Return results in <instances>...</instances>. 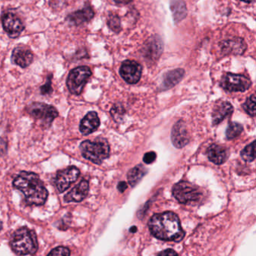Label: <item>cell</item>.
Returning <instances> with one entry per match:
<instances>
[{
	"label": "cell",
	"mask_w": 256,
	"mask_h": 256,
	"mask_svg": "<svg viewBox=\"0 0 256 256\" xmlns=\"http://www.w3.org/2000/svg\"><path fill=\"white\" fill-rule=\"evenodd\" d=\"M148 226L151 234L162 240L180 242L185 236L179 218L170 211L152 216Z\"/></svg>",
	"instance_id": "obj_1"
},
{
	"label": "cell",
	"mask_w": 256,
	"mask_h": 256,
	"mask_svg": "<svg viewBox=\"0 0 256 256\" xmlns=\"http://www.w3.org/2000/svg\"><path fill=\"white\" fill-rule=\"evenodd\" d=\"M156 158V154L155 152H152V151L146 152V154H145V155L144 156V162L146 164H151V163L155 161Z\"/></svg>",
	"instance_id": "obj_31"
},
{
	"label": "cell",
	"mask_w": 256,
	"mask_h": 256,
	"mask_svg": "<svg viewBox=\"0 0 256 256\" xmlns=\"http://www.w3.org/2000/svg\"><path fill=\"white\" fill-rule=\"evenodd\" d=\"M2 24L4 30L12 38L20 36L25 29L24 24L17 14L7 12L2 16Z\"/></svg>",
	"instance_id": "obj_9"
},
{
	"label": "cell",
	"mask_w": 256,
	"mask_h": 256,
	"mask_svg": "<svg viewBox=\"0 0 256 256\" xmlns=\"http://www.w3.org/2000/svg\"><path fill=\"white\" fill-rule=\"evenodd\" d=\"M13 186L23 192L28 205L41 206L47 200L48 192L40 176L34 172H20L13 181Z\"/></svg>",
	"instance_id": "obj_2"
},
{
	"label": "cell",
	"mask_w": 256,
	"mask_h": 256,
	"mask_svg": "<svg viewBox=\"0 0 256 256\" xmlns=\"http://www.w3.org/2000/svg\"><path fill=\"white\" fill-rule=\"evenodd\" d=\"M92 76L90 68L88 66H80L70 72L66 80L68 90L73 95H80Z\"/></svg>",
	"instance_id": "obj_6"
},
{
	"label": "cell",
	"mask_w": 256,
	"mask_h": 256,
	"mask_svg": "<svg viewBox=\"0 0 256 256\" xmlns=\"http://www.w3.org/2000/svg\"><path fill=\"white\" fill-rule=\"evenodd\" d=\"M108 25L110 30L115 32H120L121 30L120 19L116 14H110L108 20Z\"/></svg>",
	"instance_id": "obj_27"
},
{
	"label": "cell",
	"mask_w": 256,
	"mask_h": 256,
	"mask_svg": "<svg viewBox=\"0 0 256 256\" xmlns=\"http://www.w3.org/2000/svg\"><path fill=\"white\" fill-rule=\"evenodd\" d=\"M163 50V42L158 36L150 38L142 49L144 56L150 60H156L161 56Z\"/></svg>",
	"instance_id": "obj_13"
},
{
	"label": "cell",
	"mask_w": 256,
	"mask_h": 256,
	"mask_svg": "<svg viewBox=\"0 0 256 256\" xmlns=\"http://www.w3.org/2000/svg\"><path fill=\"white\" fill-rule=\"evenodd\" d=\"M174 20L176 24L182 22L187 16V8L184 0H172L170 4Z\"/></svg>",
	"instance_id": "obj_22"
},
{
	"label": "cell",
	"mask_w": 256,
	"mask_h": 256,
	"mask_svg": "<svg viewBox=\"0 0 256 256\" xmlns=\"http://www.w3.org/2000/svg\"><path fill=\"white\" fill-rule=\"evenodd\" d=\"M12 248L17 254H35L38 246L35 232L26 227L18 229L12 236Z\"/></svg>",
	"instance_id": "obj_3"
},
{
	"label": "cell",
	"mask_w": 256,
	"mask_h": 256,
	"mask_svg": "<svg viewBox=\"0 0 256 256\" xmlns=\"http://www.w3.org/2000/svg\"><path fill=\"white\" fill-rule=\"evenodd\" d=\"M80 150L84 158L96 164H101L110 154L108 143L102 138H98L95 142L84 140L80 144Z\"/></svg>",
	"instance_id": "obj_4"
},
{
	"label": "cell",
	"mask_w": 256,
	"mask_h": 256,
	"mask_svg": "<svg viewBox=\"0 0 256 256\" xmlns=\"http://www.w3.org/2000/svg\"><path fill=\"white\" fill-rule=\"evenodd\" d=\"M89 182L88 181L82 180L80 184L74 186L70 192L67 193L64 197L66 202H80L88 196L89 192Z\"/></svg>",
	"instance_id": "obj_17"
},
{
	"label": "cell",
	"mask_w": 256,
	"mask_h": 256,
	"mask_svg": "<svg viewBox=\"0 0 256 256\" xmlns=\"http://www.w3.org/2000/svg\"><path fill=\"white\" fill-rule=\"evenodd\" d=\"M130 230L132 233H134V232H137V228H136V226H133V227H132L131 228H130Z\"/></svg>",
	"instance_id": "obj_36"
},
{
	"label": "cell",
	"mask_w": 256,
	"mask_h": 256,
	"mask_svg": "<svg viewBox=\"0 0 256 256\" xmlns=\"http://www.w3.org/2000/svg\"><path fill=\"white\" fill-rule=\"evenodd\" d=\"M26 110L32 118L41 121L42 124L47 128L50 126L59 114L56 108L46 103H32L28 106Z\"/></svg>",
	"instance_id": "obj_7"
},
{
	"label": "cell",
	"mask_w": 256,
	"mask_h": 256,
	"mask_svg": "<svg viewBox=\"0 0 256 256\" xmlns=\"http://www.w3.org/2000/svg\"><path fill=\"white\" fill-rule=\"evenodd\" d=\"M121 77L130 84H137L142 74V67L134 60H126L122 62L120 70Z\"/></svg>",
	"instance_id": "obj_11"
},
{
	"label": "cell",
	"mask_w": 256,
	"mask_h": 256,
	"mask_svg": "<svg viewBox=\"0 0 256 256\" xmlns=\"http://www.w3.org/2000/svg\"><path fill=\"white\" fill-rule=\"evenodd\" d=\"M256 96L252 94L251 96L247 98L245 104L242 106L244 110L251 116H256Z\"/></svg>",
	"instance_id": "obj_26"
},
{
	"label": "cell",
	"mask_w": 256,
	"mask_h": 256,
	"mask_svg": "<svg viewBox=\"0 0 256 256\" xmlns=\"http://www.w3.org/2000/svg\"><path fill=\"white\" fill-rule=\"evenodd\" d=\"M172 193L175 198L181 204L197 203L202 199V192L197 186L187 181H180L174 186Z\"/></svg>",
	"instance_id": "obj_5"
},
{
	"label": "cell",
	"mask_w": 256,
	"mask_h": 256,
	"mask_svg": "<svg viewBox=\"0 0 256 256\" xmlns=\"http://www.w3.org/2000/svg\"><path fill=\"white\" fill-rule=\"evenodd\" d=\"M118 5H127L130 4L132 0H114Z\"/></svg>",
	"instance_id": "obj_35"
},
{
	"label": "cell",
	"mask_w": 256,
	"mask_h": 256,
	"mask_svg": "<svg viewBox=\"0 0 256 256\" xmlns=\"http://www.w3.org/2000/svg\"><path fill=\"white\" fill-rule=\"evenodd\" d=\"M254 144H256V142H253L251 144L246 146L241 151L240 156L244 161L248 162L254 161V158H256V156H254Z\"/></svg>",
	"instance_id": "obj_25"
},
{
	"label": "cell",
	"mask_w": 256,
	"mask_h": 256,
	"mask_svg": "<svg viewBox=\"0 0 256 256\" xmlns=\"http://www.w3.org/2000/svg\"><path fill=\"white\" fill-rule=\"evenodd\" d=\"M34 55L32 52L24 46H18L13 50L12 62L22 68H26L32 64Z\"/></svg>",
	"instance_id": "obj_15"
},
{
	"label": "cell",
	"mask_w": 256,
	"mask_h": 256,
	"mask_svg": "<svg viewBox=\"0 0 256 256\" xmlns=\"http://www.w3.org/2000/svg\"><path fill=\"white\" fill-rule=\"evenodd\" d=\"M242 2H246V4H250V2H253L254 0H241Z\"/></svg>",
	"instance_id": "obj_37"
},
{
	"label": "cell",
	"mask_w": 256,
	"mask_h": 256,
	"mask_svg": "<svg viewBox=\"0 0 256 256\" xmlns=\"http://www.w3.org/2000/svg\"><path fill=\"white\" fill-rule=\"evenodd\" d=\"M234 108L228 102H221L214 107L212 114V124L217 125L233 113Z\"/></svg>",
	"instance_id": "obj_20"
},
{
	"label": "cell",
	"mask_w": 256,
	"mask_h": 256,
	"mask_svg": "<svg viewBox=\"0 0 256 256\" xmlns=\"http://www.w3.org/2000/svg\"><path fill=\"white\" fill-rule=\"evenodd\" d=\"M251 80L240 74L227 73L222 78L220 85L228 92H245L251 86Z\"/></svg>",
	"instance_id": "obj_8"
},
{
	"label": "cell",
	"mask_w": 256,
	"mask_h": 256,
	"mask_svg": "<svg viewBox=\"0 0 256 256\" xmlns=\"http://www.w3.org/2000/svg\"><path fill=\"white\" fill-rule=\"evenodd\" d=\"M242 130H244V127L241 124L236 122H230L226 130V138L228 140L235 138L242 133Z\"/></svg>",
	"instance_id": "obj_24"
},
{
	"label": "cell",
	"mask_w": 256,
	"mask_h": 256,
	"mask_svg": "<svg viewBox=\"0 0 256 256\" xmlns=\"http://www.w3.org/2000/svg\"><path fill=\"white\" fill-rule=\"evenodd\" d=\"M127 187H128V186H127L126 182L121 181L118 185V190H119L120 192H124L126 190Z\"/></svg>",
	"instance_id": "obj_34"
},
{
	"label": "cell",
	"mask_w": 256,
	"mask_h": 256,
	"mask_svg": "<svg viewBox=\"0 0 256 256\" xmlns=\"http://www.w3.org/2000/svg\"><path fill=\"white\" fill-rule=\"evenodd\" d=\"M158 256H176L178 252H176L172 250H167L158 253Z\"/></svg>",
	"instance_id": "obj_33"
},
{
	"label": "cell",
	"mask_w": 256,
	"mask_h": 256,
	"mask_svg": "<svg viewBox=\"0 0 256 256\" xmlns=\"http://www.w3.org/2000/svg\"><path fill=\"white\" fill-rule=\"evenodd\" d=\"M2 222L0 221V230H2Z\"/></svg>",
	"instance_id": "obj_38"
},
{
	"label": "cell",
	"mask_w": 256,
	"mask_h": 256,
	"mask_svg": "<svg viewBox=\"0 0 256 256\" xmlns=\"http://www.w3.org/2000/svg\"><path fill=\"white\" fill-rule=\"evenodd\" d=\"M184 74H185V71L182 68H178L166 73L162 84V89L168 90L173 88L182 80Z\"/></svg>",
	"instance_id": "obj_21"
},
{
	"label": "cell",
	"mask_w": 256,
	"mask_h": 256,
	"mask_svg": "<svg viewBox=\"0 0 256 256\" xmlns=\"http://www.w3.org/2000/svg\"><path fill=\"white\" fill-rule=\"evenodd\" d=\"M52 77H53L52 74L48 76L47 82L43 86H41V94L42 95H49V94H52V92H53Z\"/></svg>",
	"instance_id": "obj_29"
},
{
	"label": "cell",
	"mask_w": 256,
	"mask_h": 256,
	"mask_svg": "<svg viewBox=\"0 0 256 256\" xmlns=\"http://www.w3.org/2000/svg\"><path fill=\"white\" fill-rule=\"evenodd\" d=\"M79 176L80 170L74 166L58 172L55 179V184L59 192H64L66 190H68L72 184L77 181Z\"/></svg>",
	"instance_id": "obj_10"
},
{
	"label": "cell",
	"mask_w": 256,
	"mask_h": 256,
	"mask_svg": "<svg viewBox=\"0 0 256 256\" xmlns=\"http://www.w3.org/2000/svg\"><path fill=\"white\" fill-rule=\"evenodd\" d=\"M95 16L94 10L90 6H86L82 10L71 13L67 16L66 20L68 24L72 26H80L92 20Z\"/></svg>",
	"instance_id": "obj_14"
},
{
	"label": "cell",
	"mask_w": 256,
	"mask_h": 256,
	"mask_svg": "<svg viewBox=\"0 0 256 256\" xmlns=\"http://www.w3.org/2000/svg\"><path fill=\"white\" fill-rule=\"evenodd\" d=\"M172 142L174 146L179 149L188 144L190 137L184 121L179 120L174 126L172 131Z\"/></svg>",
	"instance_id": "obj_12"
},
{
	"label": "cell",
	"mask_w": 256,
	"mask_h": 256,
	"mask_svg": "<svg viewBox=\"0 0 256 256\" xmlns=\"http://www.w3.org/2000/svg\"><path fill=\"white\" fill-rule=\"evenodd\" d=\"M110 113H112L114 119L116 120L118 122L120 119H122V118L124 114V108L120 106V104H116V106L112 108V110H110Z\"/></svg>",
	"instance_id": "obj_28"
},
{
	"label": "cell",
	"mask_w": 256,
	"mask_h": 256,
	"mask_svg": "<svg viewBox=\"0 0 256 256\" xmlns=\"http://www.w3.org/2000/svg\"><path fill=\"white\" fill-rule=\"evenodd\" d=\"M210 161L216 164H222L227 161L229 157V150L220 145L212 144L206 151Z\"/></svg>",
	"instance_id": "obj_18"
},
{
	"label": "cell",
	"mask_w": 256,
	"mask_h": 256,
	"mask_svg": "<svg viewBox=\"0 0 256 256\" xmlns=\"http://www.w3.org/2000/svg\"><path fill=\"white\" fill-rule=\"evenodd\" d=\"M6 143L4 139L0 138V156L4 155L6 152Z\"/></svg>",
	"instance_id": "obj_32"
},
{
	"label": "cell",
	"mask_w": 256,
	"mask_h": 256,
	"mask_svg": "<svg viewBox=\"0 0 256 256\" xmlns=\"http://www.w3.org/2000/svg\"><path fill=\"white\" fill-rule=\"evenodd\" d=\"M146 174V169L142 164L132 168L127 174L128 182L132 186H136Z\"/></svg>",
	"instance_id": "obj_23"
},
{
	"label": "cell",
	"mask_w": 256,
	"mask_h": 256,
	"mask_svg": "<svg viewBox=\"0 0 256 256\" xmlns=\"http://www.w3.org/2000/svg\"><path fill=\"white\" fill-rule=\"evenodd\" d=\"M71 254V252L66 247L58 246L54 248L52 252L48 253V256H68Z\"/></svg>",
	"instance_id": "obj_30"
},
{
	"label": "cell",
	"mask_w": 256,
	"mask_h": 256,
	"mask_svg": "<svg viewBox=\"0 0 256 256\" xmlns=\"http://www.w3.org/2000/svg\"><path fill=\"white\" fill-rule=\"evenodd\" d=\"M222 52L224 54L242 55L247 48L246 44L242 38H235L222 42L220 44Z\"/></svg>",
	"instance_id": "obj_16"
},
{
	"label": "cell",
	"mask_w": 256,
	"mask_h": 256,
	"mask_svg": "<svg viewBox=\"0 0 256 256\" xmlns=\"http://www.w3.org/2000/svg\"><path fill=\"white\" fill-rule=\"evenodd\" d=\"M100 125V120L96 112H89L80 122V132L84 136H88L95 132Z\"/></svg>",
	"instance_id": "obj_19"
}]
</instances>
